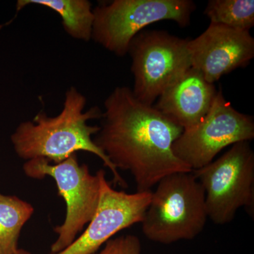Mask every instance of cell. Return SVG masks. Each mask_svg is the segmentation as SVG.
<instances>
[{
	"label": "cell",
	"instance_id": "9c48e42d",
	"mask_svg": "<svg viewBox=\"0 0 254 254\" xmlns=\"http://www.w3.org/2000/svg\"><path fill=\"white\" fill-rule=\"evenodd\" d=\"M152 193V190L127 193L114 190L101 170L99 204L94 217L80 237L58 254L97 253L119 232L141 223Z\"/></svg>",
	"mask_w": 254,
	"mask_h": 254
},
{
	"label": "cell",
	"instance_id": "5b68a950",
	"mask_svg": "<svg viewBox=\"0 0 254 254\" xmlns=\"http://www.w3.org/2000/svg\"><path fill=\"white\" fill-rule=\"evenodd\" d=\"M23 170L35 180L53 177L58 194L66 202V218L61 225L55 227L58 237L50 251V254H59L73 243L94 217L99 204L101 170L92 175L88 165L78 163L76 153L53 165L46 159H32L24 163Z\"/></svg>",
	"mask_w": 254,
	"mask_h": 254
},
{
	"label": "cell",
	"instance_id": "3957f363",
	"mask_svg": "<svg viewBox=\"0 0 254 254\" xmlns=\"http://www.w3.org/2000/svg\"><path fill=\"white\" fill-rule=\"evenodd\" d=\"M208 218L204 190L193 173L171 174L158 182L152 193L142 232L152 242L170 245L193 240Z\"/></svg>",
	"mask_w": 254,
	"mask_h": 254
},
{
	"label": "cell",
	"instance_id": "9a60e30c",
	"mask_svg": "<svg viewBox=\"0 0 254 254\" xmlns=\"http://www.w3.org/2000/svg\"><path fill=\"white\" fill-rule=\"evenodd\" d=\"M141 254V244L138 237L133 235H127L108 241L103 250L95 254Z\"/></svg>",
	"mask_w": 254,
	"mask_h": 254
},
{
	"label": "cell",
	"instance_id": "30bf717a",
	"mask_svg": "<svg viewBox=\"0 0 254 254\" xmlns=\"http://www.w3.org/2000/svg\"><path fill=\"white\" fill-rule=\"evenodd\" d=\"M191 67L208 83L239 68L248 66L254 58V38L250 31L210 23L195 39L189 41Z\"/></svg>",
	"mask_w": 254,
	"mask_h": 254
},
{
	"label": "cell",
	"instance_id": "277c9868",
	"mask_svg": "<svg viewBox=\"0 0 254 254\" xmlns=\"http://www.w3.org/2000/svg\"><path fill=\"white\" fill-rule=\"evenodd\" d=\"M196 5L191 0H114L93 9L91 40L117 56L128 54L131 40L146 26L173 21L190 26Z\"/></svg>",
	"mask_w": 254,
	"mask_h": 254
},
{
	"label": "cell",
	"instance_id": "7a4b0ae2",
	"mask_svg": "<svg viewBox=\"0 0 254 254\" xmlns=\"http://www.w3.org/2000/svg\"><path fill=\"white\" fill-rule=\"evenodd\" d=\"M86 103V97L77 88L70 87L58 115L50 117L42 110L32 121L18 125L11 136L14 151L26 161L41 158L53 164L62 163L78 151L88 152L98 157L110 169L115 185L127 188L128 185L118 170L93 142L100 127L88 123L101 119L103 112L97 106L85 111Z\"/></svg>",
	"mask_w": 254,
	"mask_h": 254
},
{
	"label": "cell",
	"instance_id": "2e32d148",
	"mask_svg": "<svg viewBox=\"0 0 254 254\" xmlns=\"http://www.w3.org/2000/svg\"><path fill=\"white\" fill-rule=\"evenodd\" d=\"M15 254H31L30 252H27V251L24 250H21V249H18L17 252H16Z\"/></svg>",
	"mask_w": 254,
	"mask_h": 254
},
{
	"label": "cell",
	"instance_id": "7c38bea8",
	"mask_svg": "<svg viewBox=\"0 0 254 254\" xmlns=\"http://www.w3.org/2000/svg\"><path fill=\"white\" fill-rule=\"evenodd\" d=\"M29 4L40 5L59 14L64 30L73 39L91 41L94 14L88 0H18L16 11Z\"/></svg>",
	"mask_w": 254,
	"mask_h": 254
},
{
	"label": "cell",
	"instance_id": "e0dca14e",
	"mask_svg": "<svg viewBox=\"0 0 254 254\" xmlns=\"http://www.w3.org/2000/svg\"><path fill=\"white\" fill-rule=\"evenodd\" d=\"M3 26H4V25H0V30H1V28H2Z\"/></svg>",
	"mask_w": 254,
	"mask_h": 254
},
{
	"label": "cell",
	"instance_id": "8fae6325",
	"mask_svg": "<svg viewBox=\"0 0 254 254\" xmlns=\"http://www.w3.org/2000/svg\"><path fill=\"white\" fill-rule=\"evenodd\" d=\"M217 91L215 85L190 67L162 93L153 105L185 129L204 118Z\"/></svg>",
	"mask_w": 254,
	"mask_h": 254
},
{
	"label": "cell",
	"instance_id": "6da1fadb",
	"mask_svg": "<svg viewBox=\"0 0 254 254\" xmlns=\"http://www.w3.org/2000/svg\"><path fill=\"white\" fill-rule=\"evenodd\" d=\"M104 108L93 142L117 170L131 173L137 191L151 190L171 174L192 172L173 151L183 128L154 105L137 99L131 88L116 87Z\"/></svg>",
	"mask_w": 254,
	"mask_h": 254
},
{
	"label": "cell",
	"instance_id": "5bb4252c",
	"mask_svg": "<svg viewBox=\"0 0 254 254\" xmlns=\"http://www.w3.org/2000/svg\"><path fill=\"white\" fill-rule=\"evenodd\" d=\"M204 14L210 23L250 31L254 26V1L210 0Z\"/></svg>",
	"mask_w": 254,
	"mask_h": 254
},
{
	"label": "cell",
	"instance_id": "8992f818",
	"mask_svg": "<svg viewBox=\"0 0 254 254\" xmlns=\"http://www.w3.org/2000/svg\"><path fill=\"white\" fill-rule=\"evenodd\" d=\"M205 191L207 214L216 225H226L237 210L254 209V153L250 142L232 145L221 157L192 170Z\"/></svg>",
	"mask_w": 254,
	"mask_h": 254
},
{
	"label": "cell",
	"instance_id": "ba28073f",
	"mask_svg": "<svg viewBox=\"0 0 254 254\" xmlns=\"http://www.w3.org/2000/svg\"><path fill=\"white\" fill-rule=\"evenodd\" d=\"M254 138L253 117L235 109L220 89L206 115L194 126L183 130L173 143V151L195 170L211 163L229 145Z\"/></svg>",
	"mask_w": 254,
	"mask_h": 254
},
{
	"label": "cell",
	"instance_id": "4fadbf2b",
	"mask_svg": "<svg viewBox=\"0 0 254 254\" xmlns=\"http://www.w3.org/2000/svg\"><path fill=\"white\" fill-rule=\"evenodd\" d=\"M33 213L31 203L0 193V254H16L21 230Z\"/></svg>",
	"mask_w": 254,
	"mask_h": 254
},
{
	"label": "cell",
	"instance_id": "52a82bcc",
	"mask_svg": "<svg viewBox=\"0 0 254 254\" xmlns=\"http://www.w3.org/2000/svg\"><path fill=\"white\" fill-rule=\"evenodd\" d=\"M190 39L160 30H143L131 40L128 54L137 99L153 105L169 86L191 67Z\"/></svg>",
	"mask_w": 254,
	"mask_h": 254
}]
</instances>
